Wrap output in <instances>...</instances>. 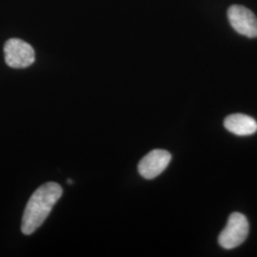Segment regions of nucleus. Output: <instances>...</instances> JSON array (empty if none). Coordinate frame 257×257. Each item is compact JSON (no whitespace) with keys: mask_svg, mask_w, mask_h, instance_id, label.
I'll return each mask as SVG.
<instances>
[{"mask_svg":"<svg viewBox=\"0 0 257 257\" xmlns=\"http://www.w3.org/2000/svg\"><path fill=\"white\" fill-rule=\"evenodd\" d=\"M62 188L55 182L41 185L29 199L22 217L21 231L30 235L46 220L54 206L62 196Z\"/></svg>","mask_w":257,"mask_h":257,"instance_id":"f257e3e1","label":"nucleus"},{"mask_svg":"<svg viewBox=\"0 0 257 257\" xmlns=\"http://www.w3.org/2000/svg\"><path fill=\"white\" fill-rule=\"evenodd\" d=\"M248 219L240 212H232L229 216L226 227L218 236V243L226 249L237 248L245 242L248 235Z\"/></svg>","mask_w":257,"mask_h":257,"instance_id":"f03ea898","label":"nucleus"},{"mask_svg":"<svg viewBox=\"0 0 257 257\" xmlns=\"http://www.w3.org/2000/svg\"><path fill=\"white\" fill-rule=\"evenodd\" d=\"M5 61L13 69H25L36 60L35 50L19 38H11L4 45Z\"/></svg>","mask_w":257,"mask_h":257,"instance_id":"7ed1b4c3","label":"nucleus"},{"mask_svg":"<svg viewBox=\"0 0 257 257\" xmlns=\"http://www.w3.org/2000/svg\"><path fill=\"white\" fill-rule=\"evenodd\" d=\"M228 19L231 27L240 35L249 38L257 37V19L250 10L232 5L228 10Z\"/></svg>","mask_w":257,"mask_h":257,"instance_id":"20e7f679","label":"nucleus"},{"mask_svg":"<svg viewBox=\"0 0 257 257\" xmlns=\"http://www.w3.org/2000/svg\"><path fill=\"white\" fill-rule=\"evenodd\" d=\"M171 160L172 155L168 151L153 150L140 160L138 173L145 179H154L165 171Z\"/></svg>","mask_w":257,"mask_h":257,"instance_id":"39448f33","label":"nucleus"},{"mask_svg":"<svg viewBox=\"0 0 257 257\" xmlns=\"http://www.w3.org/2000/svg\"><path fill=\"white\" fill-rule=\"evenodd\" d=\"M224 126L231 134L238 137H248L257 132V121L242 113H234L224 120Z\"/></svg>","mask_w":257,"mask_h":257,"instance_id":"423d86ee","label":"nucleus"},{"mask_svg":"<svg viewBox=\"0 0 257 257\" xmlns=\"http://www.w3.org/2000/svg\"><path fill=\"white\" fill-rule=\"evenodd\" d=\"M68 182H69V183H70V184L73 183V181H72V180H71V179H68Z\"/></svg>","mask_w":257,"mask_h":257,"instance_id":"0eeeda50","label":"nucleus"}]
</instances>
